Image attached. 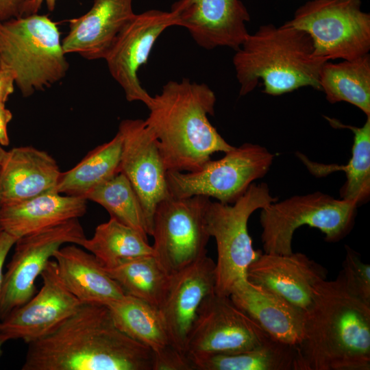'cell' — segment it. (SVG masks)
Returning a JSON list of instances; mask_svg holds the SVG:
<instances>
[{
    "mask_svg": "<svg viewBox=\"0 0 370 370\" xmlns=\"http://www.w3.org/2000/svg\"><path fill=\"white\" fill-rule=\"evenodd\" d=\"M27 344L23 370H153V352L121 332L105 304H82Z\"/></svg>",
    "mask_w": 370,
    "mask_h": 370,
    "instance_id": "1",
    "label": "cell"
},
{
    "mask_svg": "<svg viewBox=\"0 0 370 370\" xmlns=\"http://www.w3.org/2000/svg\"><path fill=\"white\" fill-rule=\"evenodd\" d=\"M297 370H369L370 304L338 274L315 286L297 345Z\"/></svg>",
    "mask_w": 370,
    "mask_h": 370,
    "instance_id": "2",
    "label": "cell"
},
{
    "mask_svg": "<svg viewBox=\"0 0 370 370\" xmlns=\"http://www.w3.org/2000/svg\"><path fill=\"white\" fill-rule=\"evenodd\" d=\"M215 103V94L208 85L188 79L168 82L152 97L145 121L158 140L167 171H196L213 153L234 147L208 120L214 114Z\"/></svg>",
    "mask_w": 370,
    "mask_h": 370,
    "instance_id": "3",
    "label": "cell"
},
{
    "mask_svg": "<svg viewBox=\"0 0 370 370\" xmlns=\"http://www.w3.org/2000/svg\"><path fill=\"white\" fill-rule=\"evenodd\" d=\"M326 62L314 56L306 32L285 23L261 25L247 35L233 57L241 96L253 91L260 79L263 92L270 95L304 86L321 90L319 73Z\"/></svg>",
    "mask_w": 370,
    "mask_h": 370,
    "instance_id": "4",
    "label": "cell"
},
{
    "mask_svg": "<svg viewBox=\"0 0 370 370\" xmlns=\"http://www.w3.org/2000/svg\"><path fill=\"white\" fill-rule=\"evenodd\" d=\"M0 58L25 97L62 79L69 66L57 24L38 14L0 22Z\"/></svg>",
    "mask_w": 370,
    "mask_h": 370,
    "instance_id": "5",
    "label": "cell"
},
{
    "mask_svg": "<svg viewBox=\"0 0 370 370\" xmlns=\"http://www.w3.org/2000/svg\"><path fill=\"white\" fill-rule=\"evenodd\" d=\"M278 201L266 183H252L234 203L210 201L206 211L208 232L217 244L215 288L217 295L229 297L233 289L247 280L249 265L262 253L256 250L249 234L250 216L258 209Z\"/></svg>",
    "mask_w": 370,
    "mask_h": 370,
    "instance_id": "6",
    "label": "cell"
},
{
    "mask_svg": "<svg viewBox=\"0 0 370 370\" xmlns=\"http://www.w3.org/2000/svg\"><path fill=\"white\" fill-rule=\"evenodd\" d=\"M358 206L317 191L273 202L261 209V241L264 253L293 252L295 231L303 225L319 230L325 241L336 243L352 230Z\"/></svg>",
    "mask_w": 370,
    "mask_h": 370,
    "instance_id": "7",
    "label": "cell"
},
{
    "mask_svg": "<svg viewBox=\"0 0 370 370\" xmlns=\"http://www.w3.org/2000/svg\"><path fill=\"white\" fill-rule=\"evenodd\" d=\"M361 5V0H310L285 24L310 36L315 56L352 60L370 49V14Z\"/></svg>",
    "mask_w": 370,
    "mask_h": 370,
    "instance_id": "8",
    "label": "cell"
},
{
    "mask_svg": "<svg viewBox=\"0 0 370 370\" xmlns=\"http://www.w3.org/2000/svg\"><path fill=\"white\" fill-rule=\"evenodd\" d=\"M273 159L274 155L265 147L246 143L234 147L219 160H209L196 171H167L170 196L186 198L202 195L232 204L254 181L267 174Z\"/></svg>",
    "mask_w": 370,
    "mask_h": 370,
    "instance_id": "9",
    "label": "cell"
},
{
    "mask_svg": "<svg viewBox=\"0 0 370 370\" xmlns=\"http://www.w3.org/2000/svg\"><path fill=\"white\" fill-rule=\"evenodd\" d=\"M210 198L195 195L186 198L171 196L157 206L151 235L154 256L171 275L207 255L210 236L206 211Z\"/></svg>",
    "mask_w": 370,
    "mask_h": 370,
    "instance_id": "10",
    "label": "cell"
},
{
    "mask_svg": "<svg viewBox=\"0 0 370 370\" xmlns=\"http://www.w3.org/2000/svg\"><path fill=\"white\" fill-rule=\"evenodd\" d=\"M86 238L78 219L19 238L3 274L0 321L35 294V282L53 254L66 243L81 245Z\"/></svg>",
    "mask_w": 370,
    "mask_h": 370,
    "instance_id": "11",
    "label": "cell"
},
{
    "mask_svg": "<svg viewBox=\"0 0 370 370\" xmlns=\"http://www.w3.org/2000/svg\"><path fill=\"white\" fill-rule=\"evenodd\" d=\"M271 338L230 297L213 293L202 302L190 334L188 356L232 354L260 345Z\"/></svg>",
    "mask_w": 370,
    "mask_h": 370,
    "instance_id": "12",
    "label": "cell"
},
{
    "mask_svg": "<svg viewBox=\"0 0 370 370\" xmlns=\"http://www.w3.org/2000/svg\"><path fill=\"white\" fill-rule=\"evenodd\" d=\"M118 131L123 138L119 171L130 182L140 199L148 236H151L156 208L170 196L167 169L158 140L145 120H123Z\"/></svg>",
    "mask_w": 370,
    "mask_h": 370,
    "instance_id": "13",
    "label": "cell"
},
{
    "mask_svg": "<svg viewBox=\"0 0 370 370\" xmlns=\"http://www.w3.org/2000/svg\"><path fill=\"white\" fill-rule=\"evenodd\" d=\"M174 25L171 12L149 10L134 14L118 35L104 60L128 101H141L147 108L151 104L153 97L142 87L138 71L147 62L159 36Z\"/></svg>",
    "mask_w": 370,
    "mask_h": 370,
    "instance_id": "14",
    "label": "cell"
},
{
    "mask_svg": "<svg viewBox=\"0 0 370 370\" xmlns=\"http://www.w3.org/2000/svg\"><path fill=\"white\" fill-rule=\"evenodd\" d=\"M42 286L26 303L0 321V334L9 340L36 341L60 325L82 304L66 287L56 261L50 260L41 275Z\"/></svg>",
    "mask_w": 370,
    "mask_h": 370,
    "instance_id": "15",
    "label": "cell"
},
{
    "mask_svg": "<svg viewBox=\"0 0 370 370\" xmlns=\"http://www.w3.org/2000/svg\"><path fill=\"white\" fill-rule=\"evenodd\" d=\"M170 12L175 25L186 28L206 49L227 47L236 51L249 34L250 16L241 0H178Z\"/></svg>",
    "mask_w": 370,
    "mask_h": 370,
    "instance_id": "16",
    "label": "cell"
},
{
    "mask_svg": "<svg viewBox=\"0 0 370 370\" xmlns=\"http://www.w3.org/2000/svg\"><path fill=\"white\" fill-rule=\"evenodd\" d=\"M215 282V262L207 255L171 275L158 310L172 345L186 354L199 309L214 293Z\"/></svg>",
    "mask_w": 370,
    "mask_h": 370,
    "instance_id": "17",
    "label": "cell"
},
{
    "mask_svg": "<svg viewBox=\"0 0 370 370\" xmlns=\"http://www.w3.org/2000/svg\"><path fill=\"white\" fill-rule=\"evenodd\" d=\"M327 278V270L302 253L262 252L248 267L249 282L263 286L306 312L316 285Z\"/></svg>",
    "mask_w": 370,
    "mask_h": 370,
    "instance_id": "18",
    "label": "cell"
},
{
    "mask_svg": "<svg viewBox=\"0 0 370 370\" xmlns=\"http://www.w3.org/2000/svg\"><path fill=\"white\" fill-rule=\"evenodd\" d=\"M132 1L94 0L86 14L68 21L69 31L62 42L64 53H78L88 60L105 59L135 14Z\"/></svg>",
    "mask_w": 370,
    "mask_h": 370,
    "instance_id": "19",
    "label": "cell"
},
{
    "mask_svg": "<svg viewBox=\"0 0 370 370\" xmlns=\"http://www.w3.org/2000/svg\"><path fill=\"white\" fill-rule=\"evenodd\" d=\"M61 171L47 152L31 146L6 151L0 174L1 206L56 191Z\"/></svg>",
    "mask_w": 370,
    "mask_h": 370,
    "instance_id": "20",
    "label": "cell"
},
{
    "mask_svg": "<svg viewBox=\"0 0 370 370\" xmlns=\"http://www.w3.org/2000/svg\"><path fill=\"white\" fill-rule=\"evenodd\" d=\"M271 338L296 346L303 337L305 312L271 291L247 280L229 296Z\"/></svg>",
    "mask_w": 370,
    "mask_h": 370,
    "instance_id": "21",
    "label": "cell"
},
{
    "mask_svg": "<svg viewBox=\"0 0 370 370\" xmlns=\"http://www.w3.org/2000/svg\"><path fill=\"white\" fill-rule=\"evenodd\" d=\"M87 199L51 191L28 199L1 206L0 226L19 238L23 236L78 219L85 214Z\"/></svg>",
    "mask_w": 370,
    "mask_h": 370,
    "instance_id": "22",
    "label": "cell"
},
{
    "mask_svg": "<svg viewBox=\"0 0 370 370\" xmlns=\"http://www.w3.org/2000/svg\"><path fill=\"white\" fill-rule=\"evenodd\" d=\"M58 273L68 290L82 304H108L125 294L90 252L71 244L53 256Z\"/></svg>",
    "mask_w": 370,
    "mask_h": 370,
    "instance_id": "23",
    "label": "cell"
},
{
    "mask_svg": "<svg viewBox=\"0 0 370 370\" xmlns=\"http://www.w3.org/2000/svg\"><path fill=\"white\" fill-rule=\"evenodd\" d=\"M335 128H347L354 134L352 157L347 164H321L311 161L301 153L298 158L312 175L323 177L342 171L346 180L340 189V198L356 204L358 207L367 202L370 197V116L362 127L345 125L336 119L326 117Z\"/></svg>",
    "mask_w": 370,
    "mask_h": 370,
    "instance_id": "24",
    "label": "cell"
},
{
    "mask_svg": "<svg viewBox=\"0 0 370 370\" xmlns=\"http://www.w3.org/2000/svg\"><path fill=\"white\" fill-rule=\"evenodd\" d=\"M188 358L193 370H297L298 353L296 346L269 338L247 351Z\"/></svg>",
    "mask_w": 370,
    "mask_h": 370,
    "instance_id": "25",
    "label": "cell"
},
{
    "mask_svg": "<svg viewBox=\"0 0 370 370\" xmlns=\"http://www.w3.org/2000/svg\"><path fill=\"white\" fill-rule=\"evenodd\" d=\"M106 306L117 328L154 355L174 347L158 308L127 295Z\"/></svg>",
    "mask_w": 370,
    "mask_h": 370,
    "instance_id": "26",
    "label": "cell"
},
{
    "mask_svg": "<svg viewBox=\"0 0 370 370\" xmlns=\"http://www.w3.org/2000/svg\"><path fill=\"white\" fill-rule=\"evenodd\" d=\"M321 90L332 103L345 101L370 116V56L338 63L326 62L319 73Z\"/></svg>",
    "mask_w": 370,
    "mask_h": 370,
    "instance_id": "27",
    "label": "cell"
},
{
    "mask_svg": "<svg viewBox=\"0 0 370 370\" xmlns=\"http://www.w3.org/2000/svg\"><path fill=\"white\" fill-rule=\"evenodd\" d=\"M123 138L115 136L90 151L77 164L61 173L56 192L71 196L86 195L95 187L120 172Z\"/></svg>",
    "mask_w": 370,
    "mask_h": 370,
    "instance_id": "28",
    "label": "cell"
},
{
    "mask_svg": "<svg viewBox=\"0 0 370 370\" xmlns=\"http://www.w3.org/2000/svg\"><path fill=\"white\" fill-rule=\"evenodd\" d=\"M104 269L125 295L159 309L166 295L171 275L154 255L123 260L112 267Z\"/></svg>",
    "mask_w": 370,
    "mask_h": 370,
    "instance_id": "29",
    "label": "cell"
},
{
    "mask_svg": "<svg viewBox=\"0 0 370 370\" xmlns=\"http://www.w3.org/2000/svg\"><path fill=\"white\" fill-rule=\"evenodd\" d=\"M80 246L92 254L104 268L112 267L123 260L154 255L148 239L111 217L97 225L93 236L85 238Z\"/></svg>",
    "mask_w": 370,
    "mask_h": 370,
    "instance_id": "30",
    "label": "cell"
},
{
    "mask_svg": "<svg viewBox=\"0 0 370 370\" xmlns=\"http://www.w3.org/2000/svg\"><path fill=\"white\" fill-rule=\"evenodd\" d=\"M103 207L110 217L132 227L148 239L147 225L140 199L126 176L117 173L86 197Z\"/></svg>",
    "mask_w": 370,
    "mask_h": 370,
    "instance_id": "31",
    "label": "cell"
},
{
    "mask_svg": "<svg viewBox=\"0 0 370 370\" xmlns=\"http://www.w3.org/2000/svg\"><path fill=\"white\" fill-rule=\"evenodd\" d=\"M345 248L346 253L339 275L349 293L370 304V265L351 247L346 245Z\"/></svg>",
    "mask_w": 370,
    "mask_h": 370,
    "instance_id": "32",
    "label": "cell"
},
{
    "mask_svg": "<svg viewBox=\"0 0 370 370\" xmlns=\"http://www.w3.org/2000/svg\"><path fill=\"white\" fill-rule=\"evenodd\" d=\"M153 370H193L187 354L172 347L154 355Z\"/></svg>",
    "mask_w": 370,
    "mask_h": 370,
    "instance_id": "33",
    "label": "cell"
},
{
    "mask_svg": "<svg viewBox=\"0 0 370 370\" xmlns=\"http://www.w3.org/2000/svg\"><path fill=\"white\" fill-rule=\"evenodd\" d=\"M30 1L0 0V22L23 16Z\"/></svg>",
    "mask_w": 370,
    "mask_h": 370,
    "instance_id": "34",
    "label": "cell"
},
{
    "mask_svg": "<svg viewBox=\"0 0 370 370\" xmlns=\"http://www.w3.org/2000/svg\"><path fill=\"white\" fill-rule=\"evenodd\" d=\"M16 75L10 68L2 64L0 69V103H5L14 92Z\"/></svg>",
    "mask_w": 370,
    "mask_h": 370,
    "instance_id": "35",
    "label": "cell"
},
{
    "mask_svg": "<svg viewBox=\"0 0 370 370\" xmlns=\"http://www.w3.org/2000/svg\"><path fill=\"white\" fill-rule=\"evenodd\" d=\"M18 240L16 237L8 234L2 230L0 233V295L3 284V268L6 257L10 250L16 241Z\"/></svg>",
    "mask_w": 370,
    "mask_h": 370,
    "instance_id": "36",
    "label": "cell"
},
{
    "mask_svg": "<svg viewBox=\"0 0 370 370\" xmlns=\"http://www.w3.org/2000/svg\"><path fill=\"white\" fill-rule=\"evenodd\" d=\"M12 119L11 111L5 108V103H0V145L3 147L10 144L8 125Z\"/></svg>",
    "mask_w": 370,
    "mask_h": 370,
    "instance_id": "37",
    "label": "cell"
},
{
    "mask_svg": "<svg viewBox=\"0 0 370 370\" xmlns=\"http://www.w3.org/2000/svg\"><path fill=\"white\" fill-rule=\"evenodd\" d=\"M43 3H45L49 11L54 10L56 0H32L25 8L24 16L37 14Z\"/></svg>",
    "mask_w": 370,
    "mask_h": 370,
    "instance_id": "38",
    "label": "cell"
},
{
    "mask_svg": "<svg viewBox=\"0 0 370 370\" xmlns=\"http://www.w3.org/2000/svg\"><path fill=\"white\" fill-rule=\"evenodd\" d=\"M6 150L4 149L2 145H0V174H1V163L3 158L4 157V155L5 153ZM1 208V195H0V210Z\"/></svg>",
    "mask_w": 370,
    "mask_h": 370,
    "instance_id": "39",
    "label": "cell"
},
{
    "mask_svg": "<svg viewBox=\"0 0 370 370\" xmlns=\"http://www.w3.org/2000/svg\"><path fill=\"white\" fill-rule=\"evenodd\" d=\"M9 338L4 334H0V356L2 354V347Z\"/></svg>",
    "mask_w": 370,
    "mask_h": 370,
    "instance_id": "40",
    "label": "cell"
},
{
    "mask_svg": "<svg viewBox=\"0 0 370 370\" xmlns=\"http://www.w3.org/2000/svg\"><path fill=\"white\" fill-rule=\"evenodd\" d=\"M2 68V62L0 58V69Z\"/></svg>",
    "mask_w": 370,
    "mask_h": 370,
    "instance_id": "41",
    "label": "cell"
},
{
    "mask_svg": "<svg viewBox=\"0 0 370 370\" xmlns=\"http://www.w3.org/2000/svg\"><path fill=\"white\" fill-rule=\"evenodd\" d=\"M1 232H2V229H1V226H0V233H1Z\"/></svg>",
    "mask_w": 370,
    "mask_h": 370,
    "instance_id": "42",
    "label": "cell"
}]
</instances>
